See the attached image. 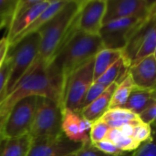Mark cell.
<instances>
[{
    "mask_svg": "<svg viewBox=\"0 0 156 156\" xmlns=\"http://www.w3.org/2000/svg\"><path fill=\"white\" fill-rule=\"evenodd\" d=\"M30 134L0 140V156H27L31 145Z\"/></svg>",
    "mask_w": 156,
    "mask_h": 156,
    "instance_id": "d6986e66",
    "label": "cell"
},
{
    "mask_svg": "<svg viewBox=\"0 0 156 156\" xmlns=\"http://www.w3.org/2000/svg\"><path fill=\"white\" fill-rule=\"evenodd\" d=\"M105 140L114 144L119 149L125 153H133L141 146V144L133 137L124 136L118 128H110Z\"/></svg>",
    "mask_w": 156,
    "mask_h": 156,
    "instance_id": "cb8c5ba5",
    "label": "cell"
},
{
    "mask_svg": "<svg viewBox=\"0 0 156 156\" xmlns=\"http://www.w3.org/2000/svg\"><path fill=\"white\" fill-rule=\"evenodd\" d=\"M92 145L96 149L101 151V153L110 156H125L129 154H131V153L122 152L114 144H112V143H111V142H109L107 140H103V141L99 142L97 144H94Z\"/></svg>",
    "mask_w": 156,
    "mask_h": 156,
    "instance_id": "83f0119b",
    "label": "cell"
},
{
    "mask_svg": "<svg viewBox=\"0 0 156 156\" xmlns=\"http://www.w3.org/2000/svg\"><path fill=\"white\" fill-rule=\"evenodd\" d=\"M8 25H9V22H8V21H6L5 19L0 18V30H2V29L5 28V27L7 28Z\"/></svg>",
    "mask_w": 156,
    "mask_h": 156,
    "instance_id": "d590c367",
    "label": "cell"
},
{
    "mask_svg": "<svg viewBox=\"0 0 156 156\" xmlns=\"http://www.w3.org/2000/svg\"><path fill=\"white\" fill-rule=\"evenodd\" d=\"M117 86L118 83L116 82L108 86L100 97H98L94 101H92L90 104L82 109V111L80 112L81 116L90 122H93L100 120L103 116V114L109 110L112 98Z\"/></svg>",
    "mask_w": 156,
    "mask_h": 156,
    "instance_id": "2e32d148",
    "label": "cell"
},
{
    "mask_svg": "<svg viewBox=\"0 0 156 156\" xmlns=\"http://www.w3.org/2000/svg\"><path fill=\"white\" fill-rule=\"evenodd\" d=\"M152 133H153L152 126L149 124H146L143 122H140L134 127L133 138L142 144L148 142L151 139Z\"/></svg>",
    "mask_w": 156,
    "mask_h": 156,
    "instance_id": "4316f807",
    "label": "cell"
},
{
    "mask_svg": "<svg viewBox=\"0 0 156 156\" xmlns=\"http://www.w3.org/2000/svg\"><path fill=\"white\" fill-rule=\"evenodd\" d=\"M128 72L135 87L144 90L156 89V59L154 55L132 64Z\"/></svg>",
    "mask_w": 156,
    "mask_h": 156,
    "instance_id": "5bb4252c",
    "label": "cell"
},
{
    "mask_svg": "<svg viewBox=\"0 0 156 156\" xmlns=\"http://www.w3.org/2000/svg\"><path fill=\"white\" fill-rule=\"evenodd\" d=\"M107 0H81L77 17V29L90 35H99L103 25Z\"/></svg>",
    "mask_w": 156,
    "mask_h": 156,
    "instance_id": "8fae6325",
    "label": "cell"
},
{
    "mask_svg": "<svg viewBox=\"0 0 156 156\" xmlns=\"http://www.w3.org/2000/svg\"><path fill=\"white\" fill-rule=\"evenodd\" d=\"M134 87L135 86L133 81V79L128 72L127 76L120 83H118V86L112 98L109 109L123 107L125 103L127 102Z\"/></svg>",
    "mask_w": 156,
    "mask_h": 156,
    "instance_id": "603a6c76",
    "label": "cell"
},
{
    "mask_svg": "<svg viewBox=\"0 0 156 156\" xmlns=\"http://www.w3.org/2000/svg\"><path fill=\"white\" fill-rule=\"evenodd\" d=\"M49 3L50 0H39L37 4H36L29 9H27L17 16H14L7 27V31L5 35L8 43L10 44L16 37H17L22 32H24L46 9Z\"/></svg>",
    "mask_w": 156,
    "mask_h": 156,
    "instance_id": "9a60e30c",
    "label": "cell"
},
{
    "mask_svg": "<svg viewBox=\"0 0 156 156\" xmlns=\"http://www.w3.org/2000/svg\"><path fill=\"white\" fill-rule=\"evenodd\" d=\"M142 122V121H141ZM139 123V122H138ZM138 123H126L123 124L122 126H121L120 128H118L120 130V132L124 135V136H129V137H133V131H134V127L135 125H137Z\"/></svg>",
    "mask_w": 156,
    "mask_h": 156,
    "instance_id": "e575fe53",
    "label": "cell"
},
{
    "mask_svg": "<svg viewBox=\"0 0 156 156\" xmlns=\"http://www.w3.org/2000/svg\"><path fill=\"white\" fill-rule=\"evenodd\" d=\"M37 97L25 98L16 102L3 119L2 137L14 138L28 134L34 121Z\"/></svg>",
    "mask_w": 156,
    "mask_h": 156,
    "instance_id": "ba28073f",
    "label": "cell"
},
{
    "mask_svg": "<svg viewBox=\"0 0 156 156\" xmlns=\"http://www.w3.org/2000/svg\"><path fill=\"white\" fill-rule=\"evenodd\" d=\"M153 133L151 139L142 144L141 146L133 153L132 156H156V127H152Z\"/></svg>",
    "mask_w": 156,
    "mask_h": 156,
    "instance_id": "484cf974",
    "label": "cell"
},
{
    "mask_svg": "<svg viewBox=\"0 0 156 156\" xmlns=\"http://www.w3.org/2000/svg\"><path fill=\"white\" fill-rule=\"evenodd\" d=\"M39 44L40 37L38 33H34L9 47L7 57L10 59L11 69L3 99L11 92L16 83L31 68L38 56Z\"/></svg>",
    "mask_w": 156,
    "mask_h": 156,
    "instance_id": "5b68a950",
    "label": "cell"
},
{
    "mask_svg": "<svg viewBox=\"0 0 156 156\" xmlns=\"http://www.w3.org/2000/svg\"><path fill=\"white\" fill-rule=\"evenodd\" d=\"M155 48L156 1H154L149 14L139 24L122 49V58L131 66L145 57L154 55Z\"/></svg>",
    "mask_w": 156,
    "mask_h": 156,
    "instance_id": "277c9868",
    "label": "cell"
},
{
    "mask_svg": "<svg viewBox=\"0 0 156 156\" xmlns=\"http://www.w3.org/2000/svg\"><path fill=\"white\" fill-rule=\"evenodd\" d=\"M153 4L154 1L148 0H107L103 24L115 19L145 16Z\"/></svg>",
    "mask_w": 156,
    "mask_h": 156,
    "instance_id": "7c38bea8",
    "label": "cell"
},
{
    "mask_svg": "<svg viewBox=\"0 0 156 156\" xmlns=\"http://www.w3.org/2000/svg\"><path fill=\"white\" fill-rule=\"evenodd\" d=\"M122 57V50L101 49L94 58V81L101 77L106 70Z\"/></svg>",
    "mask_w": 156,
    "mask_h": 156,
    "instance_id": "44dd1931",
    "label": "cell"
},
{
    "mask_svg": "<svg viewBox=\"0 0 156 156\" xmlns=\"http://www.w3.org/2000/svg\"><path fill=\"white\" fill-rule=\"evenodd\" d=\"M94 82V58L73 71L65 81L63 109L80 112L83 109L85 96Z\"/></svg>",
    "mask_w": 156,
    "mask_h": 156,
    "instance_id": "52a82bcc",
    "label": "cell"
},
{
    "mask_svg": "<svg viewBox=\"0 0 156 156\" xmlns=\"http://www.w3.org/2000/svg\"><path fill=\"white\" fill-rule=\"evenodd\" d=\"M133 153L127 154L125 156H132ZM76 156H110L101 153V151H99L98 149H96L91 144H87V145H83L82 148L76 154Z\"/></svg>",
    "mask_w": 156,
    "mask_h": 156,
    "instance_id": "d6a6232c",
    "label": "cell"
},
{
    "mask_svg": "<svg viewBox=\"0 0 156 156\" xmlns=\"http://www.w3.org/2000/svg\"><path fill=\"white\" fill-rule=\"evenodd\" d=\"M145 16L115 19L103 24L99 35L104 48L122 50Z\"/></svg>",
    "mask_w": 156,
    "mask_h": 156,
    "instance_id": "9c48e42d",
    "label": "cell"
},
{
    "mask_svg": "<svg viewBox=\"0 0 156 156\" xmlns=\"http://www.w3.org/2000/svg\"><path fill=\"white\" fill-rule=\"evenodd\" d=\"M129 68L130 66L122 57L111 68H109L106 70V72L101 77H100L96 81L102 84L106 88L114 82L120 83L127 76Z\"/></svg>",
    "mask_w": 156,
    "mask_h": 156,
    "instance_id": "7402d4cb",
    "label": "cell"
},
{
    "mask_svg": "<svg viewBox=\"0 0 156 156\" xmlns=\"http://www.w3.org/2000/svg\"><path fill=\"white\" fill-rule=\"evenodd\" d=\"M8 49H9V43H8L7 37L4 36L0 39V68L2 67V65L4 64L6 58Z\"/></svg>",
    "mask_w": 156,
    "mask_h": 156,
    "instance_id": "836d02e7",
    "label": "cell"
},
{
    "mask_svg": "<svg viewBox=\"0 0 156 156\" xmlns=\"http://www.w3.org/2000/svg\"><path fill=\"white\" fill-rule=\"evenodd\" d=\"M10 69H11L10 59L6 56V58L4 62V64L0 68V101H2L5 91L6 84H7L9 75H10Z\"/></svg>",
    "mask_w": 156,
    "mask_h": 156,
    "instance_id": "f546056e",
    "label": "cell"
},
{
    "mask_svg": "<svg viewBox=\"0 0 156 156\" xmlns=\"http://www.w3.org/2000/svg\"><path fill=\"white\" fill-rule=\"evenodd\" d=\"M156 102V89L144 90L134 87L127 102L122 108H125L133 113L141 114Z\"/></svg>",
    "mask_w": 156,
    "mask_h": 156,
    "instance_id": "e0dca14e",
    "label": "cell"
},
{
    "mask_svg": "<svg viewBox=\"0 0 156 156\" xmlns=\"http://www.w3.org/2000/svg\"><path fill=\"white\" fill-rule=\"evenodd\" d=\"M82 146L69 141L64 134L56 137L32 138L27 156H69L77 154Z\"/></svg>",
    "mask_w": 156,
    "mask_h": 156,
    "instance_id": "30bf717a",
    "label": "cell"
},
{
    "mask_svg": "<svg viewBox=\"0 0 156 156\" xmlns=\"http://www.w3.org/2000/svg\"><path fill=\"white\" fill-rule=\"evenodd\" d=\"M65 82L49 65L38 57L13 88L11 92L0 101V120L4 119L13 106L28 97H45L57 102L63 109Z\"/></svg>",
    "mask_w": 156,
    "mask_h": 156,
    "instance_id": "6da1fadb",
    "label": "cell"
},
{
    "mask_svg": "<svg viewBox=\"0 0 156 156\" xmlns=\"http://www.w3.org/2000/svg\"><path fill=\"white\" fill-rule=\"evenodd\" d=\"M105 90H106L105 86H103L102 84H101L97 81H94L91 84V86L90 87V89L85 96V100L83 102V108H85L86 106L90 104L92 101H94L98 97H100L103 93V91Z\"/></svg>",
    "mask_w": 156,
    "mask_h": 156,
    "instance_id": "f1b7e54d",
    "label": "cell"
},
{
    "mask_svg": "<svg viewBox=\"0 0 156 156\" xmlns=\"http://www.w3.org/2000/svg\"><path fill=\"white\" fill-rule=\"evenodd\" d=\"M68 0H63V1H50L49 5L46 7V9L37 17V19L24 31L22 32L17 37H16L10 44L9 47L16 44L17 42H19L22 38L34 34V33H37L38 30L44 26L46 25V23H48L58 12H59L61 10V8L66 5Z\"/></svg>",
    "mask_w": 156,
    "mask_h": 156,
    "instance_id": "ac0fdd59",
    "label": "cell"
},
{
    "mask_svg": "<svg viewBox=\"0 0 156 156\" xmlns=\"http://www.w3.org/2000/svg\"><path fill=\"white\" fill-rule=\"evenodd\" d=\"M101 120L105 122L110 128H120L126 123H138L141 122L137 114L122 107L109 109Z\"/></svg>",
    "mask_w": 156,
    "mask_h": 156,
    "instance_id": "ffe728a7",
    "label": "cell"
},
{
    "mask_svg": "<svg viewBox=\"0 0 156 156\" xmlns=\"http://www.w3.org/2000/svg\"><path fill=\"white\" fill-rule=\"evenodd\" d=\"M69 156H76V154H70V155Z\"/></svg>",
    "mask_w": 156,
    "mask_h": 156,
    "instance_id": "f35d334b",
    "label": "cell"
},
{
    "mask_svg": "<svg viewBox=\"0 0 156 156\" xmlns=\"http://www.w3.org/2000/svg\"><path fill=\"white\" fill-rule=\"evenodd\" d=\"M2 124H3V119L0 120V140L2 139V133H1V130H2Z\"/></svg>",
    "mask_w": 156,
    "mask_h": 156,
    "instance_id": "8d00e7d4",
    "label": "cell"
},
{
    "mask_svg": "<svg viewBox=\"0 0 156 156\" xmlns=\"http://www.w3.org/2000/svg\"><path fill=\"white\" fill-rule=\"evenodd\" d=\"M109 130L110 127L108 126V124L101 119L91 122V127L90 131V139L91 144L105 140Z\"/></svg>",
    "mask_w": 156,
    "mask_h": 156,
    "instance_id": "d4e9b609",
    "label": "cell"
},
{
    "mask_svg": "<svg viewBox=\"0 0 156 156\" xmlns=\"http://www.w3.org/2000/svg\"><path fill=\"white\" fill-rule=\"evenodd\" d=\"M154 58L156 59V48L155 49H154Z\"/></svg>",
    "mask_w": 156,
    "mask_h": 156,
    "instance_id": "74e56055",
    "label": "cell"
},
{
    "mask_svg": "<svg viewBox=\"0 0 156 156\" xmlns=\"http://www.w3.org/2000/svg\"><path fill=\"white\" fill-rule=\"evenodd\" d=\"M81 0H68L66 5L39 30L40 37L38 58L49 65L65 43L77 29V17Z\"/></svg>",
    "mask_w": 156,
    "mask_h": 156,
    "instance_id": "3957f363",
    "label": "cell"
},
{
    "mask_svg": "<svg viewBox=\"0 0 156 156\" xmlns=\"http://www.w3.org/2000/svg\"><path fill=\"white\" fill-rule=\"evenodd\" d=\"M139 118L143 122L149 124L152 127H156V102L139 114Z\"/></svg>",
    "mask_w": 156,
    "mask_h": 156,
    "instance_id": "1f68e13d",
    "label": "cell"
},
{
    "mask_svg": "<svg viewBox=\"0 0 156 156\" xmlns=\"http://www.w3.org/2000/svg\"><path fill=\"white\" fill-rule=\"evenodd\" d=\"M62 108L54 101L37 97L34 121L29 133L31 138L56 137L63 134Z\"/></svg>",
    "mask_w": 156,
    "mask_h": 156,
    "instance_id": "8992f818",
    "label": "cell"
},
{
    "mask_svg": "<svg viewBox=\"0 0 156 156\" xmlns=\"http://www.w3.org/2000/svg\"><path fill=\"white\" fill-rule=\"evenodd\" d=\"M17 0H0V18L11 22Z\"/></svg>",
    "mask_w": 156,
    "mask_h": 156,
    "instance_id": "4dcf8cb0",
    "label": "cell"
},
{
    "mask_svg": "<svg viewBox=\"0 0 156 156\" xmlns=\"http://www.w3.org/2000/svg\"><path fill=\"white\" fill-rule=\"evenodd\" d=\"M103 48L100 35H90L76 29L59 48L50 66L65 82L73 71L93 59Z\"/></svg>",
    "mask_w": 156,
    "mask_h": 156,
    "instance_id": "7a4b0ae2",
    "label": "cell"
},
{
    "mask_svg": "<svg viewBox=\"0 0 156 156\" xmlns=\"http://www.w3.org/2000/svg\"><path fill=\"white\" fill-rule=\"evenodd\" d=\"M91 122L85 120L80 112L68 109L62 110L61 129L63 134L71 142L87 145L91 144L90 131Z\"/></svg>",
    "mask_w": 156,
    "mask_h": 156,
    "instance_id": "4fadbf2b",
    "label": "cell"
}]
</instances>
